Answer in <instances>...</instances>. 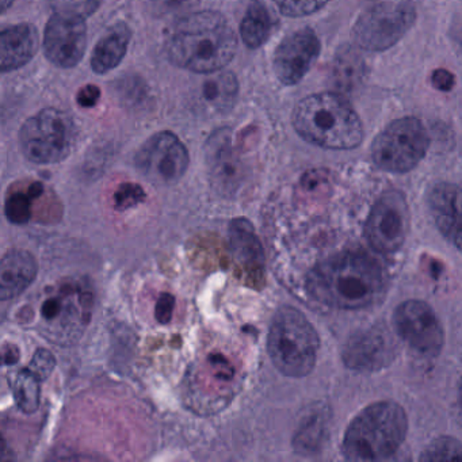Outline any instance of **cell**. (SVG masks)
<instances>
[{"instance_id":"1","label":"cell","mask_w":462,"mask_h":462,"mask_svg":"<svg viewBox=\"0 0 462 462\" xmlns=\"http://www.w3.org/2000/svg\"><path fill=\"white\" fill-rule=\"evenodd\" d=\"M237 40L218 12H199L180 20L167 40L169 60L194 74L209 75L234 60Z\"/></svg>"},{"instance_id":"2","label":"cell","mask_w":462,"mask_h":462,"mask_svg":"<svg viewBox=\"0 0 462 462\" xmlns=\"http://www.w3.org/2000/svg\"><path fill=\"white\" fill-rule=\"evenodd\" d=\"M308 289L316 300L329 307L359 310L380 299L385 275L380 263L367 254H339L310 273Z\"/></svg>"},{"instance_id":"3","label":"cell","mask_w":462,"mask_h":462,"mask_svg":"<svg viewBox=\"0 0 462 462\" xmlns=\"http://www.w3.org/2000/svg\"><path fill=\"white\" fill-rule=\"evenodd\" d=\"M305 142L326 150H354L364 140V125L350 102L335 91L313 94L300 101L291 116Z\"/></svg>"},{"instance_id":"4","label":"cell","mask_w":462,"mask_h":462,"mask_svg":"<svg viewBox=\"0 0 462 462\" xmlns=\"http://www.w3.org/2000/svg\"><path fill=\"white\" fill-rule=\"evenodd\" d=\"M407 413L391 400L373 402L346 430L342 453L350 461H381L402 448L407 437Z\"/></svg>"},{"instance_id":"5","label":"cell","mask_w":462,"mask_h":462,"mask_svg":"<svg viewBox=\"0 0 462 462\" xmlns=\"http://www.w3.org/2000/svg\"><path fill=\"white\" fill-rule=\"evenodd\" d=\"M318 332L307 318L293 307L275 312L267 337L270 358L282 374L305 377L312 372L318 359Z\"/></svg>"},{"instance_id":"6","label":"cell","mask_w":462,"mask_h":462,"mask_svg":"<svg viewBox=\"0 0 462 462\" xmlns=\"http://www.w3.org/2000/svg\"><path fill=\"white\" fill-rule=\"evenodd\" d=\"M93 296L78 283H59L45 291L40 304V334L59 345L79 339L90 323Z\"/></svg>"},{"instance_id":"7","label":"cell","mask_w":462,"mask_h":462,"mask_svg":"<svg viewBox=\"0 0 462 462\" xmlns=\"http://www.w3.org/2000/svg\"><path fill=\"white\" fill-rule=\"evenodd\" d=\"M77 136V125L69 113L44 109L21 128V151L32 163H60L71 153Z\"/></svg>"},{"instance_id":"8","label":"cell","mask_w":462,"mask_h":462,"mask_svg":"<svg viewBox=\"0 0 462 462\" xmlns=\"http://www.w3.org/2000/svg\"><path fill=\"white\" fill-rule=\"evenodd\" d=\"M429 147V134L420 120L399 118L375 137L372 144V159L378 169L402 174L420 163Z\"/></svg>"},{"instance_id":"9","label":"cell","mask_w":462,"mask_h":462,"mask_svg":"<svg viewBox=\"0 0 462 462\" xmlns=\"http://www.w3.org/2000/svg\"><path fill=\"white\" fill-rule=\"evenodd\" d=\"M416 21L413 0L381 4L361 15L353 29L356 47L367 52H383L396 45Z\"/></svg>"},{"instance_id":"10","label":"cell","mask_w":462,"mask_h":462,"mask_svg":"<svg viewBox=\"0 0 462 462\" xmlns=\"http://www.w3.org/2000/svg\"><path fill=\"white\" fill-rule=\"evenodd\" d=\"M190 163L188 148L171 132H159L137 151L134 164L140 174L155 185H174Z\"/></svg>"},{"instance_id":"11","label":"cell","mask_w":462,"mask_h":462,"mask_svg":"<svg viewBox=\"0 0 462 462\" xmlns=\"http://www.w3.org/2000/svg\"><path fill=\"white\" fill-rule=\"evenodd\" d=\"M396 334L423 356H437L445 343L442 324L437 313L424 301L408 300L393 313Z\"/></svg>"},{"instance_id":"12","label":"cell","mask_w":462,"mask_h":462,"mask_svg":"<svg viewBox=\"0 0 462 462\" xmlns=\"http://www.w3.org/2000/svg\"><path fill=\"white\" fill-rule=\"evenodd\" d=\"M408 234L407 199L400 191H388L375 202L365 235L378 253L391 254L404 245Z\"/></svg>"},{"instance_id":"13","label":"cell","mask_w":462,"mask_h":462,"mask_svg":"<svg viewBox=\"0 0 462 462\" xmlns=\"http://www.w3.org/2000/svg\"><path fill=\"white\" fill-rule=\"evenodd\" d=\"M88 48L85 20L55 14L48 21L44 34L45 58L59 69H74L82 61Z\"/></svg>"},{"instance_id":"14","label":"cell","mask_w":462,"mask_h":462,"mask_svg":"<svg viewBox=\"0 0 462 462\" xmlns=\"http://www.w3.org/2000/svg\"><path fill=\"white\" fill-rule=\"evenodd\" d=\"M320 40L312 29L293 32L275 50L273 60L275 77L282 85H297L310 71L320 55Z\"/></svg>"},{"instance_id":"15","label":"cell","mask_w":462,"mask_h":462,"mask_svg":"<svg viewBox=\"0 0 462 462\" xmlns=\"http://www.w3.org/2000/svg\"><path fill=\"white\" fill-rule=\"evenodd\" d=\"M205 156L213 188L223 194H234L239 190L245 180V170L232 144L231 129H218L208 139Z\"/></svg>"},{"instance_id":"16","label":"cell","mask_w":462,"mask_h":462,"mask_svg":"<svg viewBox=\"0 0 462 462\" xmlns=\"http://www.w3.org/2000/svg\"><path fill=\"white\" fill-rule=\"evenodd\" d=\"M396 356V346L388 329L372 328L353 335L343 350L346 365L356 370H374L388 366Z\"/></svg>"},{"instance_id":"17","label":"cell","mask_w":462,"mask_h":462,"mask_svg":"<svg viewBox=\"0 0 462 462\" xmlns=\"http://www.w3.org/2000/svg\"><path fill=\"white\" fill-rule=\"evenodd\" d=\"M39 51V33L31 23L0 26V74L31 63Z\"/></svg>"},{"instance_id":"18","label":"cell","mask_w":462,"mask_h":462,"mask_svg":"<svg viewBox=\"0 0 462 462\" xmlns=\"http://www.w3.org/2000/svg\"><path fill=\"white\" fill-rule=\"evenodd\" d=\"M459 188L453 183L440 182L432 186L429 194L430 209L438 229L443 236L461 248V215H459Z\"/></svg>"},{"instance_id":"19","label":"cell","mask_w":462,"mask_h":462,"mask_svg":"<svg viewBox=\"0 0 462 462\" xmlns=\"http://www.w3.org/2000/svg\"><path fill=\"white\" fill-rule=\"evenodd\" d=\"M36 258L29 251L14 248L0 261V300L23 294L37 277Z\"/></svg>"},{"instance_id":"20","label":"cell","mask_w":462,"mask_h":462,"mask_svg":"<svg viewBox=\"0 0 462 462\" xmlns=\"http://www.w3.org/2000/svg\"><path fill=\"white\" fill-rule=\"evenodd\" d=\"M132 32L126 23H117L104 34L91 55V69L96 74L105 75L117 69L128 52Z\"/></svg>"},{"instance_id":"21","label":"cell","mask_w":462,"mask_h":462,"mask_svg":"<svg viewBox=\"0 0 462 462\" xmlns=\"http://www.w3.org/2000/svg\"><path fill=\"white\" fill-rule=\"evenodd\" d=\"M365 71L366 66L361 55L354 48L343 45L337 51L332 66V85L337 88L339 94L353 93L364 80Z\"/></svg>"},{"instance_id":"22","label":"cell","mask_w":462,"mask_h":462,"mask_svg":"<svg viewBox=\"0 0 462 462\" xmlns=\"http://www.w3.org/2000/svg\"><path fill=\"white\" fill-rule=\"evenodd\" d=\"M202 101L213 113L229 112L239 96V82L232 72H220L205 80L202 85Z\"/></svg>"},{"instance_id":"23","label":"cell","mask_w":462,"mask_h":462,"mask_svg":"<svg viewBox=\"0 0 462 462\" xmlns=\"http://www.w3.org/2000/svg\"><path fill=\"white\" fill-rule=\"evenodd\" d=\"M273 26L274 21L266 5L262 0H253L240 23L243 42L251 50L261 48L269 40Z\"/></svg>"},{"instance_id":"24","label":"cell","mask_w":462,"mask_h":462,"mask_svg":"<svg viewBox=\"0 0 462 462\" xmlns=\"http://www.w3.org/2000/svg\"><path fill=\"white\" fill-rule=\"evenodd\" d=\"M231 245L235 256L243 266L262 269L263 251L254 232L253 226L245 220H236L231 226Z\"/></svg>"},{"instance_id":"25","label":"cell","mask_w":462,"mask_h":462,"mask_svg":"<svg viewBox=\"0 0 462 462\" xmlns=\"http://www.w3.org/2000/svg\"><path fill=\"white\" fill-rule=\"evenodd\" d=\"M44 193V185L40 182L32 183L26 191H14L7 197L5 212L10 223L23 226L32 218V201Z\"/></svg>"},{"instance_id":"26","label":"cell","mask_w":462,"mask_h":462,"mask_svg":"<svg viewBox=\"0 0 462 462\" xmlns=\"http://www.w3.org/2000/svg\"><path fill=\"white\" fill-rule=\"evenodd\" d=\"M40 383L42 381L28 369L21 370L15 374L12 386L13 393L15 402L23 412L33 413L39 408Z\"/></svg>"},{"instance_id":"27","label":"cell","mask_w":462,"mask_h":462,"mask_svg":"<svg viewBox=\"0 0 462 462\" xmlns=\"http://www.w3.org/2000/svg\"><path fill=\"white\" fill-rule=\"evenodd\" d=\"M326 430L324 427V419L320 413L310 416L304 426L300 430L297 434L294 443L299 453L310 454L312 450L320 446V440L323 439V432Z\"/></svg>"},{"instance_id":"28","label":"cell","mask_w":462,"mask_h":462,"mask_svg":"<svg viewBox=\"0 0 462 462\" xmlns=\"http://www.w3.org/2000/svg\"><path fill=\"white\" fill-rule=\"evenodd\" d=\"M51 9L58 14L71 15V17H91L104 4V0H48Z\"/></svg>"},{"instance_id":"29","label":"cell","mask_w":462,"mask_h":462,"mask_svg":"<svg viewBox=\"0 0 462 462\" xmlns=\"http://www.w3.org/2000/svg\"><path fill=\"white\" fill-rule=\"evenodd\" d=\"M272 2L283 15L291 18L315 14L328 4V0H272Z\"/></svg>"},{"instance_id":"30","label":"cell","mask_w":462,"mask_h":462,"mask_svg":"<svg viewBox=\"0 0 462 462\" xmlns=\"http://www.w3.org/2000/svg\"><path fill=\"white\" fill-rule=\"evenodd\" d=\"M461 457V443L450 437L435 439L421 454L423 461H439V459H453Z\"/></svg>"},{"instance_id":"31","label":"cell","mask_w":462,"mask_h":462,"mask_svg":"<svg viewBox=\"0 0 462 462\" xmlns=\"http://www.w3.org/2000/svg\"><path fill=\"white\" fill-rule=\"evenodd\" d=\"M145 193L136 183H123L115 194L116 209L125 210L144 201Z\"/></svg>"},{"instance_id":"32","label":"cell","mask_w":462,"mask_h":462,"mask_svg":"<svg viewBox=\"0 0 462 462\" xmlns=\"http://www.w3.org/2000/svg\"><path fill=\"white\" fill-rule=\"evenodd\" d=\"M56 366L55 356L45 348H39L26 369L33 373L40 381L47 380Z\"/></svg>"},{"instance_id":"33","label":"cell","mask_w":462,"mask_h":462,"mask_svg":"<svg viewBox=\"0 0 462 462\" xmlns=\"http://www.w3.org/2000/svg\"><path fill=\"white\" fill-rule=\"evenodd\" d=\"M175 299L169 293H163L156 302L155 318L159 323L167 324L172 318L174 312Z\"/></svg>"},{"instance_id":"34","label":"cell","mask_w":462,"mask_h":462,"mask_svg":"<svg viewBox=\"0 0 462 462\" xmlns=\"http://www.w3.org/2000/svg\"><path fill=\"white\" fill-rule=\"evenodd\" d=\"M99 98H101V90L96 85L83 86L79 93L77 94L78 105L80 107H85V109L96 106L98 104Z\"/></svg>"},{"instance_id":"35","label":"cell","mask_w":462,"mask_h":462,"mask_svg":"<svg viewBox=\"0 0 462 462\" xmlns=\"http://www.w3.org/2000/svg\"><path fill=\"white\" fill-rule=\"evenodd\" d=\"M431 85L434 86L437 90L443 91V93H448L453 90L454 85H456V78L448 69H435L431 75Z\"/></svg>"},{"instance_id":"36","label":"cell","mask_w":462,"mask_h":462,"mask_svg":"<svg viewBox=\"0 0 462 462\" xmlns=\"http://www.w3.org/2000/svg\"><path fill=\"white\" fill-rule=\"evenodd\" d=\"M9 350H5L4 354L0 356V362L5 365H14L17 364L20 359V351L15 346H10Z\"/></svg>"},{"instance_id":"37","label":"cell","mask_w":462,"mask_h":462,"mask_svg":"<svg viewBox=\"0 0 462 462\" xmlns=\"http://www.w3.org/2000/svg\"><path fill=\"white\" fill-rule=\"evenodd\" d=\"M12 458V454L7 450L6 443L5 440L0 438V459H10Z\"/></svg>"},{"instance_id":"38","label":"cell","mask_w":462,"mask_h":462,"mask_svg":"<svg viewBox=\"0 0 462 462\" xmlns=\"http://www.w3.org/2000/svg\"><path fill=\"white\" fill-rule=\"evenodd\" d=\"M14 4L15 0H0V14H5Z\"/></svg>"}]
</instances>
